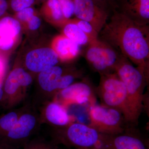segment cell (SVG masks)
<instances>
[{"instance_id": "cell-1", "label": "cell", "mask_w": 149, "mask_h": 149, "mask_svg": "<svg viewBox=\"0 0 149 149\" xmlns=\"http://www.w3.org/2000/svg\"><path fill=\"white\" fill-rule=\"evenodd\" d=\"M98 38L149 73V25L137 24L113 9Z\"/></svg>"}, {"instance_id": "cell-2", "label": "cell", "mask_w": 149, "mask_h": 149, "mask_svg": "<svg viewBox=\"0 0 149 149\" xmlns=\"http://www.w3.org/2000/svg\"><path fill=\"white\" fill-rule=\"evenodd\" d=\"M115 72L125 85L133 126L138 124L144 108L143 93L149 79V73L139 67H135L128 58L122 56Z\"/></svg>"}, {"instance_id": "cell-3", "label": "cell", "mask_w": 149, "mask_h": 149, "mask_svg": "<svg viewBox=\"0 0 149 149\" xmlns=\"http://www.w3.org/2000/svg\"><path fill=\"white\" fill-rule=\"evenodd\" d=\"M53 138L56 145L61 144L73 149H102L101 133L90 125L72 122L55 128Z\"/></svg>"}, {"instance_id": "cell-4", "label": "cell", "mask_w": 149, "mask_h": 149, "mask_svg": "<svg viewBox=\"0 0 149 149\" xmlns=\"http://www.w3.org/2000/svg\"><path fill=\"white\" fill-rule=\"evenodd\" d=\"M100 76L96 93L102 104L119 110L123 114L127 126H133L125 85L115 72Z\"/></svg>"}, {"instance_id": "cell-5", "label": "cell", "mask_w": 149, "mask_h": 149, "mask_svg": "<svg viewBox=\"0 0 149 149\" xmlns=\"http://www.w3.org/2000/svg\"><path fill=\"white\" fill-rule=\"evenodd\" d=\"M84 56L91 69L101 75L115 72L122 55L109 44L98 38L86 46Z\"/></svg>"}, {"instance_id": "cell-6", "label": "cell", "mask_w": 149, "mask_h": 149, "mask_svg": "<svg viewBox=\"0 0 149 149\" xmlns=\"http://www.w3.org/2000/svg\"><path fill=\"white\" fill-rule=\"evenodd\" d=\"M89 117V125L102 134H119L128 127L121 112L104 105L95 104L90 106Z\"/></svg>"}, {"instance_id": "cell-7", "label": "cell", "mask_w": 149, "mask_h": 149, "mask_svg": "<svg viewBox=\"0 0 149 149\" xmlns=\"http://www.w3.org/2000/svg\"><path fill=\"white\" fill-rule=\"evenodd\" d=\"M96 88L87 77L73 83L56 95L54 101L65 107L72 104H88L90 106L97 102Z\"/></svg>"}, {"instance_id": "cell-8", "label": "cell", "mask_w": 149, "mask_h": 149, "mask_svg": "<svg viewBox=\"0 0 149 149\" xmlns=\"http://www.w3.org/2000/svg\"><path fill=\"white\" fill-rule=\"evenodd\" d=\"M40 117L34 112L24 109L13 128L2 139V142L15 146H24L37 129Z\"/></svg>"}, {"instance_id": "cell-9", "label": "cell", "mask_w": 149, "mask_h": 149, "mask_svg": "<svg viewBox=\"0 0 149 149\" xmlns=\"http://www.w3.org/2000/svg\"><path fill=\"white\" fill-rule=\"evenodd\" d=\"M102 149H149L148 144L135 127L115 135L102 134Z\"/></svg>"}, {"instance_id": "cell-10", "label": "cell", "mask_w": 149, "mask_h": 149, "mask_svg": "<svg viewBox=\"0 0 149 149\" xmlns=\"http://www.w3.org/2000/svg\"><path fill=\"white\" fill-rule=\"evenodd\" d=\"M32 76L21 68L13 70L7 77L3 90L2 100L8 107L13 106L21 100L24 95L22 93L32 83Z\"/></svg>"}, {"instance_id": "cell-11", "label": "cell", "mask_w": 149, "mask_h": 149, "mask_svg": "<svg viewBox=\"0 0 149 149\" xmlns=\"http://www.w3.org/2000/svg\"><path fill=\"white\" fill-rule=\"evenodd\" d=\"M76 18L88 22L99 34L109 18L108 10L94 0H73Z\"/></svg>"}, {"instance_id": "cell-12", "label": "cell", "mask_w": 149, "mask_h": 149, "mask_svg": "<svg viewBox=\"0 0 149 149\" xmlns=\"http://www.w3.org/2000/svg\"><path fill=\"white\" fill-rule=\"evenodd\" d=\"M113 9L141 25H149V0H115Z\"/></svg>"}, {"instance_id": "cell-13", "label": "cell", "mask_w": 149, "mask_h": 149, "mask_svg": "<svg viewBox=\"0 0 149 149\" xmlns=\"http://www.w3.org/2000/svg\"><path fill=\"white\" fill-rule=\"evenodd\" d=\"M59 58L53 49L40 48L30 51L25 59L27 68L32 72H40L56 66Z\"/></svg>"}, {"instance_id": "cell-14", "label": "cell", "mask_w": 149, "mask_h": 149, "mask_svg": "<svg viewBox=\"0 0 149 149\" xmlns=\"http://www.w3.org/2000/svg\"><path fill=\"white\" fill-rule=\"evenodd\" d=\"M43 116L46 122L54 128L65 127L73 121L65 107L54 100L46 105Z\"/></svg>"}, {"instance_id": "cell-15", "label": "cell", "mask_w": 149, "mask_h": 149, "mask_svg": "<svg viewBox=\"0 0 149 149\" xmlns=\"http://www.w3.org/2000/svg\"><path fill=\"white\" fill-rule=\"evenodd\" d=\"M65 71L61 67L56 65L42 71L38 75V82L40 88L46 93L56 95L58 93L59 80Z\"/></svg>"}, {"instance_id": "cell-16", "label": "cell", "mask_w": 149, "mask_h": 149, "mask_svg": "<svg viewBox=\"0 0 149 149\" xmlns=\"http://www.w3.org/2000/svg\"><path fill=\"white\" fill-rule=\"evenodd\" d=\"M53 49L59 59L62 61L73 59L81 53V46L64 36L56 38L54 41Z\"/></svg>"}, {"instance_id": "cell-17", "label": "cell", "mask_w": 149, "mask_h": 149, "mask_svg": "<svg viewBox=\"0 0 149 149\" xmlns=\"http://www.w3.org/2000/svg\"><path fill=\"white\" fill-rule=\"evenodd\" d=\"M41 12L44 16L57 23H65L68 20L63 16L58 0H46Z\"/></svg>"}, {"instance_id": "cell-18", "label": "cell", "mask_w": 149, "mask_h": 149, "mask_svg": "<svg viewBox=\"0 0 149 149\" xmlns=\"http://www.w3.org/2000/svg\"><path fill=\"white\" fill-rule=\"evenodd\" d=\"M67 22L63 28L64 36L81 47L88 46L91 42L89 37L70 19Z\"/></svg>"}, {"instance_id": "cell-19", "label": "cell", "mask_w": 149, "mask_h": 149, "mask_svg": "<svg viewBox=\"0 0 149 149\" xmlns=\"http://www.w3.org/2000/svg\"><path fill=\"white\" fill-rule=\"evenodd\" d=\"M21 31V25L16 19L9 16L0 18V37L14 39Z\"/></svg>"}, {"instance_id": "cell-20", "label": "cell", "mask_w": 149, "mask_h": 149, "mask_svg": "<svg viewBox=\"0 0 149 149\" xmlns=\"http://www.w3.org/2000/svg\"><path fill=\"white\" fill-rule=\"evenodd\" d=\"M24 109L8 113L0 118V138L2 139L10 131L16 123Z\"/></svg>"}, {"instance_id": "cell-21", "label": "cell", "mask_w": 149, "mask_h": 149, "mask_svg": "<svg viewBox=\"0 0 149 149\" xmlns=\"http://www.w3.org/2000/svg\"><path fill=\"white\" fill-rule=\"evenodd\" d=\"M70 21L76 24L77 27L89 37L91 42L98 38V33L95 30L91 23L88 22L77 18L73 20H70Z\"/></svg>"}, {"instance_id": "cell-22", "label": "cell", "mask_w": 149, "mask_h": 149, "mask_svg": "<svg viewBox=\"0 0 149 149\" xmlns=\"http://www.w3.org/2000/svg\"><path fill=\"white\" fill-rule=\"evenodd\" d=\"M23 147L24 149H58L54 143L39 139L28 141Z\"/></svg>"}, {"instance_id": "cell-23", "label": "cell", "mask_w": 149, "mask_h": 149, "mask_svg": "<svg viewBox=\"0 0 149 149\" xmlns=\"http://www.w3.org/2000/svg\"><path fill=\"white\" fill-rule=\"evenodd\" d=\"M8 8H10L15 13L24 8L32 6L35 0H7Z\"/></svg>"}, {"instance_id": "cell-24", "label": "cell", "mask_w": 149, "mask_h": 149, "mask_svg": "<svg viewBox=\"0 0 149 149\" xmlns=\"http://www.w3.org/2000/svg\"><path fill=\"white\" fill-rule=\"evenodd\" d=\"M63 16L69 19L74 14V6L73 0H58Z\"/></svg>"}, {"instance_id": "cell-25", "label": "cell", "mask_w": 149, "mask_h": 149, "mask_svg": "<svg viewBox=\"0 0 149 149\" xmlns=\"http://www.w3.org/2000/svg\"><path fill=\"white\" fill-rule=\"evenodd\" d=\"M36 14L35 10L32 7L24 8L16 13V18L17 20L22 22H27L32 16Z\"/></svg>"}, {"instance_id": "cell-26", "label": "cell", "mask_w": 149, "mask_h": 149, "mask_svg": "<svg viewBox=\"0 0 149 149\" xmlns=\"http://www.w3.org/2000/svg\"><path fill=\"white\" fill-rule=\"evenodd\" d=\"M14 44V38L0 37V51L6 52L9 50L13 47Z\"/></svg>"}, {"instance_id": "cell-27", "label": "cell", "mask_w": 149, "mask_h": 149, "mask_svg": "<svg viewBox=\"0 0 149 149\" xmlns=\"http://www.w3.org/2000/svg\"><path fill=\"white\" fill-rule=\"evenodd\" d=\"M29 29L35 30L38 29L40 27L41 24L40 19L36 15H34L27 21Z\"/></svg>"}, {"instance_id": "cell-28", "label": "cell", "mask_w": 149, "mask_h": 149, "mask_svg": "<svg viewBox=\"0 0 149 149\" xmlns=\"http://www.w3.org/2000/svg\"><path fill=\"white\" fill-rule=\"evenodd\" d=\"M100 6L108 10L107 7L109 6L111 8L112 10L114 7L115 0H94Z\"/></svg>"}, {"instance_id": "cell-29", "label": "cell", "mask_w": 149, "mask_h": 149, "mask_svg": "<svg viewBox=\"0 0 149 149\" xmlns=\"http://www.w3.org/2000/svg\"><path fill=\"white\" fill-rule=\"evenodd\" d=\"M6 62L2 57L0 55V85H1L6 71Z\"/></svg>"}, {"instance_id": "cell-30", "label": "cell", "mask_w": 149, "mask_h": 149, "mask_svg": "<svg viewBox=\"0 0 149 149\" xmlns=\"http://www.w3.org/2000/svg\"><path fill=\"white\" fill-rule=\"evenodd\" d=\"M8 9L7 0H0V18L5 15Z\"/></svg>"}, {"instance_id": "cell-31", "label": "cell", "mask_w": 149, "mask_h": 149, "mask_svg": "<svg viewBox=\"0 0 149 149\" xmlns=\"http://www.w3.org/2000/svg\"><path fill=\"white\" fill-rule=\"evenodd\" d=\"M0 149H19V148L1 141L0 143Z\"/></svg>"}, {"instance_id": "cell-32", "label": "cell", "mask_w": 149, "mask_h": 149, "mask_svg": "<svg viewBox=\"0 0 149 149\" xmlns=\"http://www.w3.org/2000/svg\"><path fill=\"white\" fill-rule=\"evenodd\" d=\"M3 95V92L1 85H0V101L2 100Z\"/></svg>"}, {"instance_id": "cell-33", "label": "cell", "mask_w": 149, "mask_h": 149, "mask_svg": "<svg viewBox=\"0 0 149 149\" xmlns=\"http://www.w3.org/2000/svg\"><path fill=\"white\" fill-rule=\"evenodd\" d=\"M67 148V149H71V148Z\"/></svg>"}, {"instance_id": "cell-34", "label": "cell", "mask_w": 149, "mask_h": 149, "mask_svg": "<svg viewBox=\"0 0 149 149\" xmlns=\"http://www.w3.org/2000/svg\"><path fill=\"white\" fill-rule=\"evenodd\" d=\"M45 1H46V0H45Z\"/></svg>"}]
</instances>
